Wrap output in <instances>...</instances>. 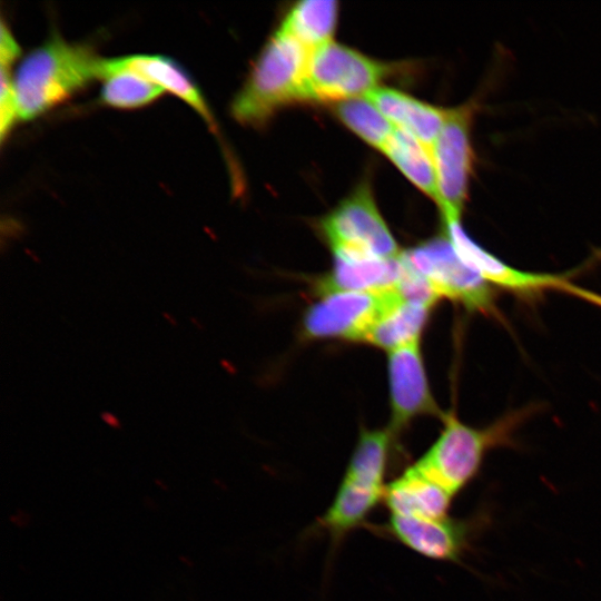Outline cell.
Segmentation results:
<instances>
[{"label": "cell", "mask_w": 601, "mask_h": 601, "mask_svg": "<svg viewBox=\"0 0 601 601\" xmlns=\"http://www.w3.org/2000/svg\"><path fill=\"white\" fill-rule=\"evenodd\" d=\"M102 58L88 45L52 35L31 50L13 75L19 120H31L100 79Z\"/></svg>", "instance_id": "obj_1"}, {"label": "cell", "mask_w": 601, "mask_h": 601, "mask_svg": "<svg viewBox=\"0 0 601 601\" xmlns=\"http://www.w3.org/2000/svg\"><path fill=\"white\" fill-rule=\"evenodd\" d=\"M313 50L280 28L272 35L231 102L242 125L259 127L280 108L311 101L308 66Z\"/></svg>", "instance_id": "obj_2"}, {"label": "cell", "mask_w": 601, "mask_h": 601, "mask_svg": "<svg viewBox=\"0 0 601 601\" xmlns=\"http://www.w3.org/2000/svg\"><path fill=\"white\" fill-rule=\"evenodd\" d=\"M442 420L440 436L412 466L456 496L476 477L490 450L513 443L520 418L509 416L483 428L466 425L452 412Z\"/></svg>", "instance_id": "obj_3"}, {"label": "cell", "mask_w": 601, "mask_h": 601, "mask_svg": "<svg viewBox=\"0 0 601 601\" xmlns=\"http://www.w3.org/2000/svg\"><path fill=\"white\" fill-rule=\"evenodd\" d=\"M477 107V100L473 99L450 108L432 147L443 221L461 220L469 197L475 164L472 126Z\"/></svg>", "instance_id": "obj_4"}, {"label": "cell", "mask_w": 601, "mask_h": 601, "mask_svg": "<svg viewBox=\"0 0 601 601\" xmlns=\"http://www.w3.org/2000/svg\"><path fill=\"white\" fill-rule=\"evenodd\" d=\"M321 229L334 255L390 259L402 253L365 181L322 220Z\"/></svg>", "instance_id": "obj_5"}, {"label": "cell", "mask_w": 601, "mask_h": 601, "mask_svg": "<svg viewBox=\"0 0 601 601\" xmlns=\"http://www.w3.org/2000/svg\"><path fill=\"white\" fill-rule=\"evenodd\" d=\"M396 71L395 65L374 60L329 41L313 50L308 66L311 101H343L366 96Z\"/></svg>", "instance_id": "obj_6"}, {"label": "cell", "mask_w": 601, "mask_h": 601, "mask_svg": "<svg viewBox=\"0 0 601 601\" xmlns=\"http://www.w3.org/2000/svg\"><path fill=\"white\" fill-rule=\"evenodd\" d=\"M401 257L430 282L441 298L461 303L471 311H492L490 283L459 257L444 234L402 252Z\"/></svg>", "instance_id": "obj_7"}, {"label": "cell", "mask_w": 601, "mask_h": 601, "mask_svg": "<svg viewBox=\"0 0 601 601\" xmlns=\"http://www.w3.org/2000/svg\"><path fill=\"white\" fill-rule=\"evenodd\" d=\"M489 521L490 514L484 510L461 519L446 516L427 520L388 515L381 532L427 559L460 562Z\"/></svg>", "instance_id": "obj_8"}, {"label": "cell", "mask_w": 601, "mask_h": 601, "mask_svg": "<svg viewBox=\"0 0 601 601\" xmlns=\"http://www.w3.org/2000/svg\"><path fill=\"white\" fill-rule=\"evenodd\" d=\"M396 290L332 292L322 294L303 318V333L311 339L338 338L363 341Z\"/></svg>", "instance_id": "obj_9"}, {"label": "cell", "mask_w": 601, "mask_h": 601, "mask_svg": "<svg viewBox=\"0 0 601 601\" xmlns=\"http://www.w3.org/2000/svg\"><path fill=\"white\" fill-rule=\"evenodd\" d=\"M443 225L444 235L459 257L490 284L526 295L545 289L570 290L582 297L588 295L558 275L525 272L505 264L473 240L464 230L461 220L443 221Z\"/></svg>", "instance_id": "obj_10"}, {"label": "cell", "mask_w": 601, "mask_h": 601, "mask_svg": "<svg viewBox=\"0 0 601 601\" xmlns=\"http://www.w3.org/2000/svg\"><path fill=\"white\" fill-rule=\"evenodd\" d=\"M392 430L423 414L441 415L428 386L418 341L388 352Z\"/></svg>", "instance_id": "obj_11"}, {"label": "cell", "mask_w": 601, "mask_h": 601, "mask_svg": "<svg viewBox=\"0 0 601 601\" xmlns=\"http://www.w3.org/2000/svg\"><path fill=\"white\" fill-rule=\"evenodd\" d=\"M386 485L383 481L346 470L316 526L337 545L348 533L365 525L376 506L383 503Z\"/></svg>", "instance_id": "obj_12"}, {"label": "cell", "mask_w": 601, "mask_h": 601, "mask_svg": "<svg viewBox=\"0 0 601 601\" xmlns=\"http://www.w3.org/2000/svg\"><path fill=\"white\" fill-rule=\"evenodd\" d=\"M128 69L158 85L165 91L189 105L209 129L217 135L214 116L198 87L186 71L174 60L159 55H130L102 59L100 79L116 70Z\"/></svg>", "instance_id": "obj_13"}, {"label": "cell", "mask_w": 601, "mask_h": 601, "mask_svg": "<svg viewBox=\"0 0 601 601\" xmlns=\"http://www.w3.org/2000/svg\"><path fill=\"white\" fill-rule=\"evenodd\" d=\"M403 272L396 258L334 255L329 274L318 284L319 294L332 292L382 293L395 289Z\"/></svg>", "instance_id": "obj_14"}, {"label": "cell", "mask_w": 601, "mask_h": 601, "mask_svg": "<svg viewBox=\"0 0 601 601\" xmlns=\"http://www.w3.org/2000/svg\"><path fill=\"white\" fill-rule=\"evenodd\" d=\"M454 497L411 465L387 483L383 504L390 515L435 520L449 516Z\"/></svg>", "instance_id": "obj_15"}, {"label": "cell", "mask_w": 601, "mask_h": 601, "mask_svg": "<svg viewBox=\"0 0 601 601\" xmlns=\"http://www.w3.org/2000/svg\"><path fill=\"white\" fill-rule=\"evenodd\" d=\"M397 128L432 149L447 118L450 108L418 100L403 91L378 87L365 96Z\"/></svg>", "instance_id": "obj_16"}, {"label": "cell", "mask_w": 601, "mask_h": 601, "mask_svg": "<svg viewBox=\"0 0 601 601\" xmlns=\"http://www.w3.org/2000/svg\"><path fill=\"white\" fill-rule=\"evenodd\" d=\"M432 308L396 296L373 325L364 342L388 352L418 341Z\"/></svg>", "instance_id": "obj_17"}, {"label": "cell", "mask_w": 601, "mask_h": 601, "mask_svg": "<svg viewBox=\"0 0 601 601\" xmlns=\"http://www.w3.org/2000/svg\"><path fill=\"white\" fill-rule=\"evenodd\" d=\"M382 152L406 178L440 206L437 175L431 148L410 132L396 127Z\"/></svg>", "instance_id": "obj_18"}, {"label": "cell", "mask_w": 601, "mask_h": 601, "mask_svg": "<svg viewBox=\"0 0 601 601\" xmlns=\"http://www.w3.org/2000/svg\"><path fill=\"white\" fill-rule=\"evenodd\" d=\"M337 14L335 0H304L288 10L279 28L314 50L332 41Z\"/></svg>", "instance_id": "obj_19"}, {"label": "cell", "mask_w": 601, "mask_h": 601, "mask_svg": "<svg viewBox=\"0 0 601 601\" xmlns=\"http://www.w3.org/2000/svg\"><path fill=\"white\" fill-rule=\"evenodd\" d=\"M334 111L344 125L381 151L396 128L366 97L338 101Z\"/></svg>", "instance_id": "obj_20"}, {"label": "cell", "mask_w": 601, "mask_h": 601, "mask_svg": "<svg viewBox=\"0 0 601 601\" xmlns=\"http://www.w3.org/2000/svg\"><path fill=\"white\" fill-rule=\"evenodd\" d=\"M165 90L139 73L121 69L104 77L100 101L112 108L135 109L147 106Z\"/></svg>", "instance_id": "obj_21"}, {"label": "cell", "mask_w": 601, "mask_h": 601, "mask_svg": "<svg viewBox=\"0 0 601 601\" xmlns=\"http://www.w3.org/2000/svg\"><path fill=\"white\" fill-rule=\"evenodd\" d=\"M402 263L403 272L395 290L405 302L432 308L441 297L424 276L411 268L403 259Z\"/></svg>", "instance_id": "obj_22"}, {"label": "cell", "mask_w": 601, "mask_h": 601, "mask_svg": "<svg viewBox=\"0 0 601 601\" xmlns=\"http://www.w3.org/2000/svg\"><path fill=\"white\" fill-rule=\"evenodd\" d=\"M0 137L3 142L19 121L13 90L12 65L0 63Z\"/></svg>", "instance_id": "obj_23"}]
</instances>
